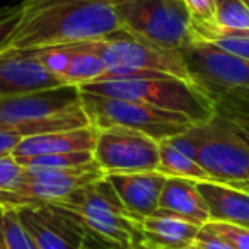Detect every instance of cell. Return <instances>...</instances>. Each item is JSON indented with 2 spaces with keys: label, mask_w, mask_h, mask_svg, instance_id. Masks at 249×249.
<instances>
[{
  "label": "cell",
  "mask_w": 249,
  "mask_h": 249,
  "mask_svg": "<svg viewBox=\"0 0 249 249\" xmlns=\"http://www.w3.org/2000/svg\"><path fill=\"white\" fill-rule=\"evenodd\" d=\"M21 4V19L2 52L92 41L121 29L111 0H22Z\"/></svg>",
  "instance_id": "1"
},
{
  "label": "cell",
  "mask_w": 249,
  "mask_h": 249,
  "mask_svg": "<svg viewBox=\"0 0 249 249\" xmlns=\"http://www.w3.org/2000/svg\"><path fill=\"white\" fill-rule=\"evenodd\" d=\"M86 113L77 86L0 97V132H11L21 139L41 133L63 132L87 126Z\"/></svg>",
  "instance_id": "2"
},
{
  "label": "cell",
  "mask_w": 249,
  "mask_h": 249,
  "mask_svg": "<svg viewBox=\"0 0 249 249\" xmlns=\"http://www.w3.org/2000/svg\"><path fill=\"white\" fill-rule=\"evenodd\" d=\"M80 92L137 101L188 116L195 124L207 123L217 113L215 101L200 84L179 77H130L96 80L79 86Z\"/></svg>",
  "instance_id": "3"
},
{
  "label": "cell",
  "mask_w": 249,
  "mask_h": 249,
  "mask_svg": "<svg viewBox=\"0 0 249 249\" xmlns=\"http://www.w3.org/2000/svg\"><path fill=\"white\" fill-rule=\"evenodd\" d=\"M82 43L106 65V72L99 80L128 79L135 72H160L198 84L191 75L181 52L160 48L123 29L104 38Z\"/></svg>",
  "instance_id": "4"
},
{
  "label": "cell",
  "mask_w": 249,
  "mask_h": 249,
  "mask_svg": "<svg viewBox=\"0 0 249 249\" xmlns=\"http://www.w3.org/2000/svg\"><path fill=\"white\" fill-rule=\"evenodd\" d=\"M50 205L72 215L90 237L120 249H126L135 241V229L126 215V208L104 178Z\"/></svg>",
  "instance_id": "5"
},
{
  "label": "cell",
  "mask_w": 249,
  "mask_h": 249,
  "mask_svg": "<svg viewBox=\"0 0 249 249\" xmlns=\"http://www.w3.org/2000/svg\"><path fill=\"white\" fill-rule=\"evenodd\" d=\"M123 31L166 50L191 43V18L184 0H111Z\"/></svg>",
  "instance_id": "6"
},
{
  "label": "cell",
  "mask_w": 249,
  "mask_h": 249,
  "mask_svg": "<svg viewBox=\"0 0 249 249\" xmlns=\"http://www.w3.org/2000/svg\"><path fill=\"white\" fill-rule=\"evenodd\" d=\"M80 103L89 124H92L94 128L103 130L120 126L142 132L156 139L157 142L186 132L195 124L190 118L181 113L160 109L137 101L80 92Z\"/></svg>",
  "instance_id": "7"
},
{
  "label": "cell",
  "mask_w": 249,
  "mask_h": 249,
  "mask_svg": "<svg viewBox=\"0 0 249 249\" xmlns=\"http://www.w3.org/2000/svg\"><path fill=\"white\" fill-rule=\"evenodd\" d=\"M198 139L196 160L213 181L234 184L249 179V145L217 116L193 124Z\"/></svg>",
  "instance_id": "8"
},
{
  "label": "cell",
  "mask_w": 249,
  "mask_h": 249,
  "mask_svg": "<svg viewBox=\"0 0 249 249\" xmlns=\"http://www.w3.org/2000/svg\"><path fill=\"white\" fill-rule=\"evenodd\" d=\"M104 176L106 174L96 162L72 169H24V176L18 188L0 191V207L19 208L53 203L86 184L103 179Z\"/></svg>",
  "instance_id": "9"
},
{
  "label": "cell",
  "mask_w": 249,
  "mask_h": 249,
  "mask_svg": "<svg viewBox=\"0 0 249 249\" xmlns=\"http://www.w3.org/2000/svg\"><path fill=\"white\" fill-rule=\"evenodd\" d=\"M92 156L104 174L159 169V142L142 132L120 126L97 130Z\"/></svg>",
  "instance_id": "10"
},
{
  "label": "cell",
  "mask_w": 249,
  "mask_h": 249,
  "mask_svg": "<svg viewBox=\"0 0 249 249\" xmlns=\"http://www.w3.org/2000/svg\"><path fill=\"white\" fill-rule=\"evenodd\" d=\"M181 55L193 79L207 90L249 92V60L198 39H191L190 45L181 50Z\"/></svg>",
  "instance_id": "11"
},
{
  "label": "cell",
  "mask_w": 249,
  "mask_h": 249,
  "mask_svg": "<svg viewBox=\"0 0 249 249\" xmlns=\"http://www.w3.org/2000/svg\"><path fill=\"white\" fill-rule=\"evenodd\" d=\"M36 249H80L89 234L72 217L53 205L16 208Z\"/></svg>",
  "instance_id": "12"
},
{
  "label": "cell",
  "mask_w": 249,
  "mask_h": 249,
  "mask_svg": "<svg viewBox=\"0 0 249 249\" xmlns=\"http://www.w3.org/2000/svg\"><path fill=\"white\" fill-rule=\"evenodd\" d=\"M36 58L67 86H82L99 80L106 72V65L97 55L86 48L84 43L52 46L35 50Z\"/></svg>",
  "instance_id": "13"
},
{
  "label": "cell",
  "mask_w": 249,
  "mask_h": 249,
  "mask_svg": "<svg viewBox=\"0 0 249 249\" xmlns=\"http://www.w3.org/2000/svg\"><path fill=\"white\" fill-rule=\"evenodd\" d=\"M67 86L33 52H0V97Z\"/></svg>",
  "instance_id": "14"
},
{
  "label": "cell",
  "mask_w": 249,
  "mask_h": 249,
  "mask_svg": "<svg viewBox=\"0 0 249 249\" xmlns=\"http://www.w3.org/2000/svg\"><path fill=\"white\" fill-rule=\"evenodd\" d=\"M126 215L135 229V239L154 249L191 248L201 229L190 220L159 212L152 215H135L126 212Z\"/></svg>",
  "instance_id": "15"
},
{
  "label": "cell",
  "mask_w": 249,
  "mask_h": 249,
  "mask_svg": "<svg viewBox=\"0 0 249 249\" xmlns=\"http://www.w3.org/2000/svg\"><path fill=\"white\" fill-rule=\"evenodd\" d=\"M166 178L159 171H145L106 174L104 179L113 186L126 212L135 215H152L159 208V196Z\"/></svg>",
  "instance_id": "16"
},
{
  "label": "cell",
  "mask_w": 249,
  "mask_h": 249,
  "mask_svg": "<svg viewBox=\"0 0 249 249\" xmlns=\"http://www.w3.org/2000/svg\"><path fill=\"white\" fill-rule=\"evenodd\" d=\"M97 139V128L87 124L82 128L63 130V132L41 133V135L24 137L12 150L16 159L36 156H48V154H67L80 152V150H94Z\"/></svg>",
  "instance_id": "17"
},
{
  "label": "cell",
  "mask_w": 249,
  "mask_h": 249,
  "mask_svg": "<svg viewBox=\"0 0 249 249\" xmlns=\"http://www.w3.org/2000/svg\"><path fill=\"white\" fill-rule=\"evenodd\" d=\"M196 188L207 203L210 220L249 229V191L220 181H196Z\"/></svg>",
  "instance_id": "18"
},
{
  "label": "cell",
  "mask_w": 249,
  "mask_h": 249,
  "mask_svg": "<svg viewBox=\"0 0 249 249\" xmlns=\"http://www.w3.org/2000/svg\"><path fill=\"white\" fill-rule=\"evenodd\" d=\"M159 213H169L190 220L196 225H205L210 220L207 203L196 188V181L186 178L167 176L159 196Z\"/></svg>",
  "instance_id": "19"
},
{
  "label": "cell",
  "mask_w": 249,
  "mask_h": 249,
  "mask_svg": "<svg viewBox=\"0 0 249 249\" xmlns=\"http://www.w3.org/2000/svg\"><path fill=\"white\" fill-rule=\"evenodd\" d=\"M159 173L164 176L186 178L193 181H213L196 159L174 149L167 140L159 142Z\"/></svg>",
  "instance_id": "20"
},
{
  "label": "cell",
  "mask_w": 249,
  "mask_h": 249,
  "mask_svg": "<svg viewBox=\"0 0 249 249\" xmlns=\"http://www.w3.org/2000/svg\"><path fill=\"white\" fill-rule=\"evenodd\" d=\"M215 24L207 28H191V31L249 33V7L242 0H215Z\"/></svg>",
  "instance_id": "21"
},
{
  "label": "cell",
  "mask_w": 249,
  "mask_h": 249,
  "mask_svg": "<svg viewBox=\"0 0 249 249\" xmlns=\"http://www.w3.org/2000/svg\"><path fill=\"white\" fill-rule=\"evenodd\" d=\"M24 169H72V167L87 166L94 162V156L90 150L67 154H48V156H36L16 159Z\"/></svg>",
  "instance_id": "22"
},
{
  "label": "cell",
  "mask_w": 249,
  "mask_h": 249,
  "mask_svg": "<svg viewBox=\"0 0 249 249\" xmlns=\"http://www.w3.org/2000/svg\"><path fill=\"white\" fill-rule=\"evenodd\" d=\"M191 39L207 41L225 52L249 60V33H218V31H191Z\"/></svg>",
  "instance_id": "23"
},
{
  "label": "cell",
  "mask_w": 249,
  "mask_h": 249,
  "mask_svg": "<svg viewBox=\"0 0 249 249\" xmlns=\"http://www.w3.org/2000/svg\"><path fill=\"white\" fill-rule=\"evenodd\" d=\"M2 229L7 249H36L16 208L2 207Z\"/></svg>",
  "instance_id": "24"
},
{
  "label": "cell",
  "mask_w": 249,
  "mask_h": 249,
  "mask_svg": "<svg viewBox=\"0 0 249 249\" xmlns=\"http://www.w3.org/2000/svg\"><path fill=\"white\" fill-rule=\"evenodd\" d=\"M207 232L220 237L234 249H249V229L242 225L227 224V222L208 220L205 225H201Z\"/></svg>",
  "instance_id": "25"
},
{
  "label": "cell",
  "mask_w": 249,
  "mask_h": 249,
  "mask_svg": "<svg viewBox=\"0 0 249 249\" xmlns=\"http://www.w3.org/2000/svg\"><path fill=\"white\" fill-rule=\"evenodd\" d=\"M191 18V28H207L215 24L217 2L215 0H184Z\"/></svg>",
  "instance_id": "26"
},
{
  "label": "cell",
  "mask_w": 249,
  "mask_h": 249,
  "mask_svg": "<svg viewBox=\"0 0 249 249\" xmlns=\"http://www.w3.org/2000/svg\"><path fill=\"white\" fill-rule=\"evenodd\" d=\"M24 167L16 160L12 154L0 157V191L14 190L21 184Z\"/></svg>",
  "instance_id": "27"
},
{
  "label": "cell",
  "mask_w": 249,
  "mask_h": 249,
  "mask_svg": "<svg viewBox=\"0 0 249 249\" xmlns=\"http://www.w3.org/2000/svg\"><path fill=\"white\" fill-rule=\"evenodd\" d=\"M217 116L229 130L235 133L249 145V113H232V111L217 109Z\"/></svg>",
  "instance_id": "28"
},
{
  "label": "cell",
  "mask_w": 249,
  "mask_h": 249,
  "mask_svg": "<svg viewBox=\"0 0 249 249\" xmlns=\"http://www.w3.org/2000/svg\"><path fill=\"white\" fill-rule=\"evenodd\" d=\"M22 14V4H14V5H5L0 9V52L4 48L5 41L11 36V33L14 31V28L18 26L19 19Z\"/></svg>",
  "instance_id": "29"
},
{
  "label": "cell",
  "mask_w": 249,
  "mask_h": 249,
  "mask_svg": "<svg viewBox=\"0 0 249 249\" xmlns=\"http://www.w3.org/2000/svg\"><path fill=\"white\" fill-rule=\"evenodd\" d=\"M191 249H234V248H231L225 241H222L220 237L210 234V232H207L201 227L196 239L191 244Z\"/></svg>",
  "instance_id": "30"
},
{
  "label": "cell",
  "mask_w": 249,
  "mask_h": 249,
  "mask_svg": "<svg viewBox=\"0 0 249 249\" xmlns=\"http://www.w3.org/2000/svg\"><path fill=\"white\" fill-rule=\"evenodd\" d=\"M21 137L16 135V133L11 132H0V157L9 156L12 154V150L16 149L19 142H21Z\"/></svg>",
  "instance_id": "31"
},
{
  "label": "cell",
  "mask_w": 249,
  "mask_h": 249,
  "mask_svg": "<svg viewBox=\"0 0 249 249\" xmlns=\"http://www.w3.org/2000/svg\"><path fill=\"white\" fill-rule=\"evenodd\" d=\"M80 249H120V248H116V246H111V244H107V242L99 241V239L90 237V235H89Z\"/></svg>",
  "instance_id": "32"
},
{
  "label": "cell",
  "mask_w": 249,
  "mask_h": 249,
  "mask_svg": "<svg viewBox=\"0 0 249 249\" xmlns=\"http://www.w3.org/2000/svg\"><path fill=\"white\" fill-rule=\"evenodd\" d=\"M126 249H154V248H150V246H147V244H143V242H140L139 239H135V241H133L132 244H130Z\"/></svg>",
  "instance_id": "33"
},
{
  "label": "cell",
  "mask_w": 249,
  "mask_h": 249,
  "mask_svg": "<svg viewBox=\"0 0 249 249\" xmlns=\"http://www.w3.org/2000/svg\"><path fill=\"white\" fill-rule=\"evenodd\" d=\"M0 249H7V248H5L4 229H2V207H0Z\"/></svg>",
  "instance_id": "34"
},
{
  "label": "cell",
  "mask_w": 249,
  "mask_h": 249,
  "mask_svg": "<svg viewBox=\"0 0 249 249\" xmlns=\"http://www.w3.org/2000/svg\"><path fill=\"white\" fill-rule=\"evenodd\" d=\"M232 186L241 188V190H244V191H249V179L248 181H241V183H234Z\"/></svg>",
  "instance_id": "35"
},
{
  "label": "cell",
  "mask_w": 249,
  "mask_h": 249,
  "mask_svg": "<svg viewBox=\"0 0 249 249\" xmlns=\"http://www.w3.org/2000/svg\"><path fill=\"white\" fill-rule=\"evenodd\" d=\"M242 2H244V4H246V5H248V7H249V0H242Z\"/></svg>",
  "instance_id": "36"
},
{
  "label": "cell",
  "mask_w": 249,
  "mask_h": 249,
  "mask_svg": "<svg viewBox=\"0 0 249 249\" xmlns=\"http://www.w3.org/2000/svg\"><path fill=\"white\" fill-rule=\"evenodd\" d=\"M184 249H191V248H184Z\"/></svg>",
  "instance_id": "37"
}]
</instances>
